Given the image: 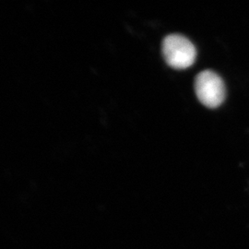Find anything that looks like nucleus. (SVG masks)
Listing matches in <instances>:
<instances>
[{
	"label": "nucleus",
	"mask_w": 249,
	"mask_h": 249,
	"mask_svg": "<svg viewBox=\"0 0 249 249\" xmlns=\"http://www.w3.org/2000/svg\"><path fill=\"white\" fill-rule=\"evenodd\" d=\"M161 50L165 62L176 70L188 69L196 61L195 45L181 35L166 36L162 41Z\"/></svg>",
	"instance_id": "f257e3e1"
},
{
	"label": "nucleus",
	"mask_w": 249,
	"mask_h": 249,
	"mask_svg": "<svg viewBox=\"0 0 249 249\" xmlns=\"http://www.w3.org/2000/svg\"><path fill=\"white\" fill-rule=\"evenodd\" d=\"M195 91L199 102L209 108L220 107L226 95L223 79L213 71H204L197 74Z\"/></svg>",
	"instance_id": "f03ea898"
}]
</instances>
